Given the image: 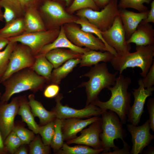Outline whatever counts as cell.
I'll list each match as a JSON object with an SVG mask.
<instances>
[{"label": "cell", "mask_w": 154, "mask_h": 154, "mask_svg": "<svg viewBox=\"0 0 154 154\" xmlns=\"http://www.w3.org/2000/svg\"><path fill=\"white\" fill-rule=\"evenodd\" d=\"M136 51L130 52L114 56L110 62L113 68L121 74L128 68H140V73L144 77L146 75L154 61V44L145 46H136Z\"/></svg>", "instance_id": "obj_3"}, {"label": "cell", "mask_w": 154, "mask_h": 154, "mask_svg": "<svg viewBox=\"0 0 154 154\" xmlns=\"http://www.w3.org/2000/svg\"><path fill=\"white\" fill-rule=\"evenodd\" d=\"M119 16L125 30L126 40L135 31L141 21L147 17L149 10L139 13L124 9H119Z\"/></svg>", "instance_id": "obj_17"}, {"label": "cell", "mask_w": 154, "mask_h": 154, "mask_svg": "<svg viewBox=\"0 0 154 154\" xmlns=\"http://www.w3.org/2000/svg\"><path fill=\"white\" fill-rule=\"evenodd\" d=\"M35 60L32 68L38 75L45 78L46 83L49 84L54 67L45 55L35 56Z\"/></svg>", "instance_id": "obj_29"}, {"label": "cell", "mask_w": 154, "mask_h": 154, "mask_svg": "<svg viewBox=\"0 0 154 154\" xmlns=\"http://www.w3.org/2000/svg\"><path fill=\"white\" fill-rule=\"evenodd\" d=\"M63 98L61 94H59L55 97L56 104L52 111L55 113L56 118L60 119L71 118H90L92 117L99 116L104 112L99 107L92 104L81 109H76L67 105H63L61 102Z\"/></svg>", "instance_id": "obj_11"}, {"label": "cell", "mask_w": 154, "mask_h": 154, "mask_svg": "<svg viewBox=\"0 0 154 154\" xmlns=\"http://www.w3.org/2000/svg\"><path fill=\"white\" fill-rule=\"evenodd\" d=\"M74 23L80 25L81 27L80 29L83 31L95 35L105 44L109 52L114 56L117 54V53L116 50L109 46L104 39L102 34V31L94 25L90 23L86 18L83 17H79Z\"/></svg>", "instance_id": "obj_30"}, {"label": "cell", "mask_w": 154, "mask_h": 154, "mask_svg": "<svg viewBox=\"0 0 154 154\" xmlns=\"http://www.w3.org/2000/svg\"><path fill=\"white\" fill-rule=\"evenodd\" d=\"M29 144L30 154H48L50 153V146L45 145L39 136L35 137Z\"/></svg>", "instance_id": "obj_38"}, {"label": "cell", "mask_w": 154, "mask_h": 154, "mask_svg": "<svg viewBox=\"0 0 154 154\" xmlns=\"http://www.w3.org/2000/svg\"><path fill=\"white\" fill-rule=\"evenodd\" d=\"M118 74L117 71L114 73L110 72L106 63L103 62L94 65L88 72L81 76L80 77L89 78L88 81L83 82L78 86L85 87L86 106L98 99L99 94L103 89L114 85Z\"/></svg>", "instance_id": "obj_4"}, {"label": "cell", "mask_w": 154, "mask_h": 154, "mask_svg": "<svg viewBox=\"0 0 154 154\" xmlns=\"http://www.w3.org/2000/svg\"><path fill=\"white\" fill-rule=\"evenodd\" d=\"M35 60V56L28 46L21 43L17 44L11 54L7 69L2 77L1 83L13 74L31 67Z\"/></svg>", "instance_id": "obj_10"}, {"label": "cell", "mask_w": 154, "mask_h": 154, "mask_svg": "<svg viewBox=\"0 0 154 154\" xmlns=\"http://www.w3.org/2000/svg\"><path fill=\"white\" fill-rule=\"evenodd\" d=\"M151 9L149 10L147 17L140 23L142 24L154 23V1H151Z\"/></svg>", "instance_id": "obj_44"}, {"label": "cell", "mask_w": 154, "mask_h": 154, "mask_svg": "<svg viewBox=\"0 0 154 154\" xmlns=\"http://www.w3.org/2000/svg\"><path fill=\"white\" fill-rule=\"evenodd\" d=\"M23 145H21L17 150L14 154H27L28 151L26 148Z\"/></svg>", "instance_id": "obj_48"}, {"label": "cell", "mask_w": 154, "mask_h": 154, "mask_svg": "<svg viewBox=\"0 0 154 154\" xmlns=\"http://www.w3.org/2000/svg\"><path fill=\"white\" fill-rule=\"evenodd\" d=\"M60 87L58 85L50 84L45 88L43 92L44 96L49 98L55 97L58 94Z\"/></svg>", "instance_id": "obj_40"}, {"label": "cell", "mask_w": 154, "mask_h": 154, "mask_svg": "<svg viewBox=\"0 0 154 154\" xmlns=\"http://www.w3.org/2000/svg\"><path fill=\"white\" fill-rule=\"evenodd\" d=\"M0 6L4 9L5 23L19 18L23 10L18 0H0Z\"/></svg>", "instance_id": "obj_27"}, {"label": "cell", "mask_w": 154, "mask_h": 154, "mask_svg": "<svg viewBox=\"0 0 154 154\" xmlns=\"http://www.w3.org/2000/svg\"><path fill=\"white\" fill-rule=\"evenodd\" d=\"M82 55L69 49L57 48L50 50L45 55L54 68H56L70 59L81 58Z\"/></svg>", "instance_id": "obj_21"}, {"label": "cell", "mask_w": 154, "mask_h": 154, "mask_svg": "<svg viewBox=\"0 0 154 154\" xmlns=\"http://www.w3.org/2000/svg\"><path fill=\"white\" fill-rule=\"evenodd\" d=\"M126 42L128 44L135 43L136 46L154 44V29L153 26L149 23H140Z\"/></svg>", "instance_id": "obj_20"}, {"label": "cell", "mask_w": 154, "mask_h": 154, "mask_svg": "<svg viewBox=\"0 0 154 154\" xmlns=\"http://www.w3.org/2000/svg\"><path fill=\"white\" fill-rule=\"evenodd\" d=\"M141 78L145 88H150L154 85V62L150 68L146 75Z\"/></svg>", "instance_id": "obj_41"}, {"label": "cell", "mask_w": 154, "mask_h": 154, "mask_svg": "<svg viewBox=\"0 0 154 154\" xmlns=\"http://www.w3.org/2000/svg\"><path fill=\"white\" fill-rule=\"evenodd\" d=\"M57 48L68 49L82 54L90 50L86 48L78 47L73 44L67 37L63 25L60 27L59 34L54 40L44 46L36 56L45 55L50 50Z\"/></svg>", "instance_id": "obj_19"}, {"label": "cell", "mask_w": 154, "mask_h": 154, "mask_svg": "<svg viewBox=\"0 0 154 154\" xmlns=\"http://www.w3.org/2000/svg\"><path fill=\"white\" fill-rule=\"evenodd\" d=\"M12 131L20 138L23 144H29L35 137V133L32 131L19 126H14Z\"/></svg>", "instance_id": "obj_39"}, {"label": "cell", "mask_w": 154, "mask_h": 154, "mask_svg": "<svg viewBox=\"0 0 154 154\" xmlns=\"http://www.w3.org/2000/svg\"><path fill=\"white\" fill-rule=\"evenodd\" d=\"M54 1H57L58 0H63L65 1L66 3V5L67 6H69L70 5L71 2L72 0H53Z\"/></svg>", "instance_id": "obj_51"}, {"label": "cell", "mask_w": 154, "mask_h": 154, "mask_svg": "<svg viewBox=\"0 0 154 154\" xmlns=\"http://www.w3.org/2000/svg\"><path fill=\"white\" fill-rule=\"evenodd\" d=\"M131 79L121 74L116 77L115 84L108 89L111 92V96L107 101H100L98 98L91 104L104 111L109 110L115 113L123 124L127 121V115L131 107V94L128 92Z\"/></svg>", "instance_id": "obj_1"}, {"label": "cell", "mask_w": 154, "mask_h": 154, "mask_svg": "<svg viewBox=\"0 0 154 154\" xmlns=\"http://www.w3.org/2000/svg\"><path fill=\"white\" fill-rule=\"evenodd\" d=\"M17 114L21 116L23 121L27 124L29 129L35 134H38L39 125L34 119L28 100L25 96H21L20 104Z\"/></svg>", "instance_id": "obj_25"}, {"label": "cell", "mask_w": 154, "mask_h": 154, "mask_svg": "<svg viewBox=\"0 0 154 154\" xmlns=\"http://www.w3.org/2000/svg\"><path fill=\"white\" fill-rule=\"evenodd\" d=\"M89 8L95 11H99V8L93 0H74L67 9L68 13H72L80 10Z\"/></svg>", "instance_id": "obj_36"}, {"label": "cell", "mask_w": 154, "mask_h": 154, "mask_svg": "<svg viewBox=\"0 0 154 154\" xmlns=\"http://www.w3.org/2000/svg\"><path fill=\"white\" fill-rule=\"evenodd\" d=\"M2 78V76L0 75V84L1 83V81Z\"/></svg>", "instance_id": "obj_53"}, {"label": "cell", "mask_w": 154, "mask_h": 154, "mask_svg": "<svg viewBox=\"0 0 154 154\" xmlns=\"http://www.w3.org/2000/svg\"><path fill=\"white\" fill-rule=\"evenodd\" d=\"M114 56L108 51L89 50L82 54L80 63V67H91L100 62H110Z\"/></svg>", "instance_id": "obj_24"}, {"label": "cell", "mask_w": 154, "mask_h": 154, "mask_svg": "<svg viewBox=\"0 0 154 154\" xmlns=\"http://www.w3.org/2000/svg\"><path fill=\"white\" fill-rule=\"evenodd\" d=\"M1 95H2V94H1V93L0 92V98L1 97Z\"/></svg>", "instance_id": "obj_54"}, {"label": "cell", "mask_w": 154, "mask_h": 154, "mask_svg": "<svg viewBox=\"0 0 154 154\" xmlns=\"http://www.w3.org/2000/svg\"><path fill=\"white\" fill-rule=\"evenodd\" d=\"M21 96L13 98L11 102L0 101V131L4 141L12 131L14 119L17 114Z\"/></svg>", "instance_id": "obj_14"}, {"label": "cell", "mask_w": 154, "mask_h": 154, "mask_svg": "<svg viewBox=\"0 0 154 154\" xmlns=\"http://www.w3.org/2000/svg\"><path fill=\"white\" fill-rule=\"evenodd\" d=\"M147 109L149 114V119L150 129L154 131V98H150L147 102Z\"/></svg>", "instance_id": "obj_42"}, {"label": "cell", "mask_w": 154, "mask_h": 154, "mask_svg": "<svg viewBox=\"0 0 154 154\" xmlns=\"http://www.w3.org/2000/svg\"><path fill=\"white\" fill-rule=\"evenodd\" d=\"M100 118L94 116L84 120L76 118L63 119L62 130L64 140L67 141L75 138L78 132Z\"/></svg>", "instance_id": "obj_18"}, {"label": "cell", "mask_w": 154, "mask_h": 154, "mask_svg": "<svg viewBox=\"0 0 154 154\" xmlns=\"http://www.w3.org/2000/svg\"><path fill=\"white\" fill-rule=\"evenodd\" d=\"M123 149H120L119 148L114 150V151L111 152V151L103 152V154H130L129 149L130 147L128 144L124 141H123Z\"/></svg>", "instance_id": "obj_43"}, {"label": "cell", "mask_w": 154, "mask_h": 154, "mask_svg": "<svg viewBox=\"0 0 154 154\" xmlns=\"http://www.w3.org/2000/svg\"><path fill=\"white\" fill-rule=\"evenodd\" d=\"M8 153L6 151L4 144V141L0 131V154Z\"/></svg>", "instance_id": "obj_47"}, {"label": "cell", "mask_w": 154, "mask_h": 154, "mask_svg": "<svg viewBox=\"0 0 154 154\" xmlns=\"http://www.w3.org/2000/svg\"><path fill=\"white\" fill-rule=\"evenodd\" d=\"M33 0H18L23 9L24 7L27 6Z\"/></svg>", "instance_id": "obj_49"}, {"label": "cell", "mask_w": 154, "mask_h": 154, "mask_svg": "<svg viewBox=\"0 0 154 154\" xmlns=\"http://www.w3.org/2000/svg\"><path fill=\"white\" fill-rule=\"evenodd\" d=\"M81 60L80 58H72L65 62L61 66L54 68L52 71L49 84L58 85L60 84L62 80L65 78L80 63Z\"/></svg>", "instance_id": "obj_26"}, {"label": "cell", "mask_w": 154, "mask_h": 154, "mask_svg": "<svg viewBox=\"0 0 154 154\" xmlns=\"http://www.w3.org/2000/svg\"><path fill=\"white\" fill-rule=\"evenodd\" d=\"M24 19L25 27V32L31 33L46 30L40 14L33 7L30 6L27 9Z\"/></svg>", "instance_id": "obj_23"}, {"label": "cell", "mask_w": 154, "mask_h": 154, "mask_svg": "<svg viewBox=\"0 0 154 154\" xmlns=\"http://www.w3.org/2000/svg\"><path fill=\"white\" fill-rule=\"evenodd\" d=\"M5 149L8 153L14 154L18 149L23 144L16 134L12 131L4 141Z\"/></svg>", "instance_id": "obj_37"}, {"label": "cell", "mask_w": 154, "mask_h": 154, "mask_svg": "<svg viewBox=\"0 0 154 154\" xmlns=\"http://www.w3.org/2000/svg\"><path fill=\"white\" fill-rule=\"evenodd\" d=\"M117 0L111 1L101 11L89 8L76 11L78 17H84L102 31H105L112 26L116 17L119 15Z\"/></svg>", "instance_id": "obj_6"}, {"label": "cell", "mask_w": 154, "mask_h": 154, "mask_svg": "<svg viewBox=\"0 0 154 154\" xmlns=\"http://www.w3.org/2000/svg\"><path fill=\"white\" fill-rule=\"evenodd\" d=\"M139 87L133 89L131 92L133 96V105L130 107L127 115V121L135 125H138L141 116L144 112V106L147 98L152 95L154 87L145 88L141 78L138 82Z\"/></svg>", "instance_id": "obj_13"}, {"label": "cell", "mask_w": 154, "mask_h": 154, "mask_svg": "<svg viewBox=\"0 0 154 154\" xmlns=\"http://www.w3.org/2000/svg\"><path fill=\"white\" fill-rule=\"evenodd\" d=\"M63 119L56 118L54 120L55 129L54 135L50 146L57 152L62 146L64 139L62 130Z\"/></svg>", "instance_id": "obj_32"}, {"label": "cell", "mask_w": 154, "mask_h": 154, "mask_svg": "<svg viewBox=\"0 0 154 154\" xmlns=\"http://www.w3.org/2000/svg\"><path fill=\"white\" fill-rule=\"evenodd\" d=\"M127 127L131 136L132 146L130 151V154L141 153L144 149L148 145L154 138V135L150 132L151 129L148 119L140 126L128 123Z\"/></svg>", "instance_id": "obj_15"}, {"label": "cell", "mask_w": 154, "mask_h": 154, "mask_svg": "<svg viewBox=\"0 0 154 154\" xmlns=\"http://www.w3.org/2000/svg\"><path fill=\"white\" fill-rule=\"evenodd\" d=\"M102 34L106 43L114 48L117 54L130 52L131 46L126 42L125 30L119 15L116 17L110 27L102 31Z\"/></svg>", "instance_id": "obj_12"}, {"label": "cell", "mask_w": 154, "mask_h": 154, "mask_svg": "<svg viewBox=\"0 0 154 154\" xmlns=\"http://www.w3.org/2000/svg\"><path fill=\"white\" fill-rule=\"evenodd\" d=\"M72 23L66 24L63 26L67 37L73 44L90 50L108 51L105 44L98 38L92 33L83 31Z\"/></svg>", "instance_id": "obj_8"}, {"label": "cell", "mask_w": 154, "mask_h": 154, "mask_svg": "<svg viewBox=\"0 0 154 154\" xmlns=\"http://www.w3.org/2000/svg\"><path fill=\"white\" fill-rule=\"evenodd\" d=\"M46 79L37 74L31 67L25 68L11 75L1 83L5 91L0 98L1 101L8 102L14 94L28 90L36 92L42 90Z\"/></svg>", "instance_id": "obj_2"}, {"label": "cell", "mask_w": 154, "mask_h": 154, "mask_svg": "<svg viewBox=\"0 0 154 154\" xmlns=\"http://www.w3.org/2000/svg\"><path fill=\"white\" fill-rule=\"evenodd\" d=\"M55 129L54 120L42 126H39L38 133L42 137V140L45 145L50 146L54 133Z\"/></svg>", "instance_id": "obj_35"}, {"label": "cell", "mask_w": 154, "mask_h": 154, "mask_svg": "<svg viewBox=\"0 0 154 154\" xmlns=\"http://www.w3.org/2000/svg\"><path fill=\"white\" fill-rule=\"evenodd\" d=\"M60 30L59 28H56L40 31L25 32L8 39L10 41L19 42L28 46L35 56L44 46L54 40Z\"/></svg>", "instance_id": "obj_7"}, {"label": "cell", "mask_w": 154, "mask_h": 154, "mask_svg": "<svg viewBox=\"0 0 154 154\" xmlns=\"http://www.w3.org/2000/svg\"><path fill=\"white\" fill-rule=\"evenodd\" d=\"M9 42L8 38L0 36V51L5 47Z\"/></svg>", "instance_id": "obj_46"}, {"label": "cell", "mask_w": 154, "mask_h": 154, "mask_svg": "<svg viewBox=\"0 0 154 154\" xmlns=\"http://www.w3.org/2000/svg\"><path fill=\"white\" fill-rule=\"evenodd\" d=\"M101 115L102 131L100 138L103 147L106 150L103 152L110 151L111 148L114 150L118 149L115 145L114 140L120 139L123 142L127 135L123 124L118 115L112 111L105 110Z\"/></svg>", "instance_id": "obj_5"}, {"label": "cell", "mask_w": 154, "mask_h": 154, "mask_svg": "<svg viewBox=\"0 0 154 154\" xmlns=\"http://www.w3.org/2000/svg\"><path fill=\"white\" fill-rule=\"evenodd\" d=\"M28 99L33 115L34 117L38 118L41 125H45L56 118L55 113L52 111L46 110L40 102L35 99L33 94L29 95Z\"/></svg>", "instance_id": "obj_22"}, {"label": "cell", "mask_w": 154, "mask_h": 154, "mask_svg": "<svg viewBox=\"0 0 154 154\" xmlns=\"http://www.w3.org/2000/svg\"><path fill=\"white\" fill-rule=\"evenodd\" d=\"M106 150L105 149H95L86 145L71 147L67 143H64L57 153L59 154H98Z\"/></svg>", "instance_id": "obj_31"}, {"label": "cell", "mask_w": 154, "mask_h": 154, "mask_svg": "<svg viewBox=\"0 0 154 154\" xmlns=\"http://www.w3.org/2000/svg\"><path fill=\"white\" fill-rule=\"evenodd\" d=\"M17 44L9 41L4 49L0 51V75L2 77L7 69L11 54Z\"/></svg>", "instance_id": "obj_33"}, {"label": "cell", "mask_w": 154, "mask_h": 154, "mask_svg": "<svg viewBox=\"0 0 154 154\" xmlns=\"http://www.w3.org/2000/svg\"><path fill=\"white\" fill-rule=\"evenodd\" d=\"M145 154H154V148L153 147H151L150 148L148 149L145 152Z\"/></svg>", "instance_id": "obj_50"}, {"label": "cell", "mask_w": 154, "mask_h": 154, "mask_svg": "<svg viewBox=\"0 0 154 154\" xmlns=\"http://www.w3.org/2000/svg\"><path fill=\"white\" fill-rule=\"evenodd\" d=\"M1 7L0 6V21H2L4 19L3 13L1 10Z\"/></svg>", "instance_id": "obj_52"}, {"label": "cell", "mask_w": 154, "mask_h": 154, "mask_svg": "<svg viewBox=\"0 0 154 154\" xmlns=\"http://www.w3.org/2000/svg\"><path fill=\"white\" fill-rule=\"evenodd\" d=\"M24 18L19 17L7 23L0 29V36L9 38L19 35L25 32Z\"/></svg>", "instance_id": "obj_28"}, {"label": "cell", "mask_w": 154, "mask_h": 154, "mask_svg": "<svg viewBox=\"0 0 154 154\" xmlns=\"http://www.w3.org/2000/svg\"><path fill=\"white\" fill-rule=\"evenodd\" d=\"M95 4L100 9H103L105 7L111 0H93Z\"/></svg>", "instance_id": "obj_45"}, {"label": "cell", "mask_w": 154, "mask_h": 154, "mask_svg": "<svg viewBox=\"0 0 154 154\" xmlns=\"http://www.w3.org/2000/svg\"><path fill=\"white\" fill-rule=\"evenodd\" d=\"M101 123V119L100 117L91 123L88 128L81 131L79 136L67 141L66 143L68 144H83L96 149H104L100 139Z\"/></svg>", "instance_id": "obj_16"}, {"label": "cell", "mask_w": 154, "mask_h": 154, "mask_svg": "<svg viewBox=\"0 0 154 154\" xmlns=\"http://www.w3.org/2000/svg\"><path fill=\"white\" fill-rule=\"evenodd\" d=\"M41 11L52 29L59 28L68 23H74L77 17L66 12L56 1L46 0L41 7Z\"/></svg>", "instance_id": "obj_9"}, {"label": "cell", "mask_w": 154, "mask_h": 154, "mask_svg": "<svg viewBox=\"0 0 154 154\" xmlns=\"http://www.w3.org/2000/svg\"><path fill=\"white\" fill-rule=\"evenodd\" d=\"M151 1L152 0H120L118 7L119 9L131 8L136 9L139 12H145L149 10L144 3L149 4Z\"/></svg>", "instance_id": "obj_34"}]
</instances>
